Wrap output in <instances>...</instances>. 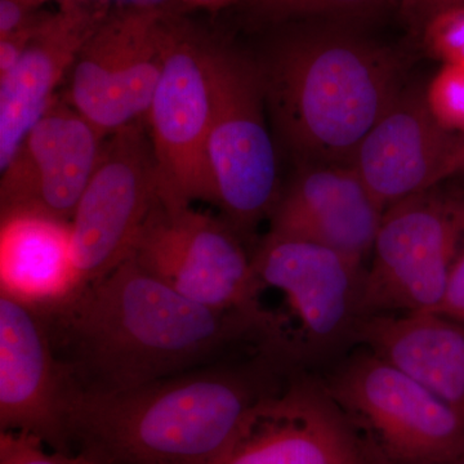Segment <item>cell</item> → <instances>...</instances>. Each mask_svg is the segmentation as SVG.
Returning a JSON list of instances; mask_svg holds the SVG:
<instances>
[{
	"label": "cell",
	"instance_id": "7402d4cb",
	"mask_svg": "<svg viewBox=\"0 0 464 464\" xmlns=\"http://www.w3.org/2000/svg\"><path fill=\"white\" fill-rule=\"evenodd\" d=\"M42 440L32 433L2 432L0 464H105L90 453L70 457L63 453L48 454Z\"/></svg>",
	"mask_w": 464,
	"mask_h": 464
},
{
	"label": "cell",
	"instance_id": "9a60e30c",
	"mask_svg": "<svg viewBox=\"0 0 464 464\" xmlns=\"http://www.w3.org/2000/svg\"><path fill=\"white\" fill-rule=\"evenodd\" d=\"M72 392L44 317L0 295V426L58 444Z\"/></svg>",
	"mask_w": 464,
	"mask_h": 464
},
{
	"label": "cell",
	"instance_id": "9c48e42d",
	"mask_svg": "<svg viewBox=\"0 0 464 464\" xmlns=\"http://www.w3.org/2000/svg\"><path fill=\"white\" fill-rule=\"evenodd\" d=\"M325 384L396 459L441 464L463 456V415L372 351L348 360Z\"/></svg>",
	"mask_w": 464,
	"mask_h": 464
},
{
	"label": "cell",
	"instance_id": "cb8c5ba5",
	"mask_svg": "<svg viewBox=\"0 0 464 464\" xmlns=\"http://www.w3.org/2000/svg\"><path fill=\"white\" fill-rule=\"evenodd\" d=\"M436 313L464 322V248L453 266L444 298Z\"/></svg>",
	"mask_w": 464,
	"mask_h": 464
},
{
	"label": "cell",
	"instance_id": "5b68a950",
	"mask_svg": "<svg viewBox=\"0 0 464 464\" xmlns=\"http://www.w3.org/2000/svg\"><path fill=\"white\" fill-rule=\"evenodd\" d=\"M227 54L166 14L163 72L145 118L164 203H210L206 149Z\"/></svg>",
	"mask_w": 464,
	"mask_h": 464
},
{
	"label": "cell",
	"instance_id": "8992f818",
	"mask_svg": "<svg viewBox=\"0 0 464 464\" xmlns=\"http://www.w3.org/2000/svg\"><path fill=\"white\" fill-rule=\"evenodd\" d=\"M464 248V188L429 190L384 210L365 271L362 315L436 313Z\"/></svg>",
	"mask_w": 464,
	"mask_h": 464
},
{
	"label": "cell",
	"instance_id": "ffe728a7",
	"mask_svg": "<svg viewBox=\"0 0 464 464\" xmlns=\"http://www.w3.org/2000/svg\"><path fill=\"white\" fill-rule=\"evenodd\" d=\"M436 121L451 133L464 136V63H447L424 92Z\"/></svg>",
	"mask_w": 464,
	"mask_h": 464
},
{
	"label": "cell",
	"instance_id": "6da1fadb",
	"mask_svg": "<svg viewBox=\"0 0 464 464\" xmlns=\"http://www.w3.org/2000/svg\"><path fill=\"white\" fill-rule=\"evenodd\" d=\"M41 315L78 392L136 389L209 365L235 342L258 341L248 313L215 310L183 297L132 255Z\"/></svg>",
	"mask_w": 464,
	"mask_h": 464
},
{
	"label": "cell",
	"instance_id": "ba28073f",
	"mask_svg": "<svg viewBox=\"0 0 464 464\" xmlns=\"http://www.w3.org/2000/svg\"><path fill=\"white\" fill-rule=\"evenodd\" d=\"M158 200V168L149 132L141 121H132L103 140L70 221L84 288L130 257Z\"/></svg>",
	"mask_w": 464,
	"mask_h": 464
},
{
	"label": "cell",
	"instance_id": "2e32d148",
	"mask_svg": "<svg viewBox=\"0 0 464 464\" xmlns=\"http://www.w3.org/2000/svg\"><path fill=\"white\" fill-rule=\"evenodd\" d=\"M383 213L350 166L298 164L280 191L268 232L313 241L364 265Z\"/></svg>",
	"mask_w": 464,
	"mask_h": 464
},
{
	"label": "cell",
	"instance_id": "4fadbf2b",
	"mask_svg": "<svg viewBox=\"0 0 464 464\" xmlns=\"http://www.w3.org/2000/svg\"><path fill=\"white\" fill-rule=\"evenodd\" d=\"M218 464H365L326 384L293 381L253 408Z\"/></svg>",
	"mask_w": 464,
	"mask_h": 464
},
{
	"label": "cell",
	"instance_id": "484cf974",
	"mask_svg": "<svg viewBox=\"0 0 464 464\" xmlns=\"http://www.w3.org/2000/svg\"><path fill=\"white\" fill-rule=\"evenodd\" d=\"M456 176H464V136H460L456 151H454L448 167L447 179Z\"/></svg>",
	"mask_w": 464,
	"mask_h": 464
},
{
	"label": "cell",
	"instance_id": "e0dca14e",
	"mask_svg": "<svg viewBox=\"0 0 464 464\" xmlns=\"http://www.w3.org/2000/svg\"><path fill=\"white\" fill-rule=\"evenodd\" d=\"M99 0H63L48 12L16 66L0 78V170L54 99L79 52L108 17Z\"/></svg>",
	"mask_w": 464,
	"mask_h": 464
},
{
	"label": "cell",
	"instance_id": "5bb4252c",
	"mask_svg": "<svg viewBox=\"0 0 464 464\" xmlns=\"http://www.w3.org/2000/svg\"><path fill=\"white\" fill-rule=\"evenodd\" d=\"M459 139L436 121L423 92L401 90L366 133L348 166L386 210L447 181Z\"/></svg>",
	"mask_w": 464,
	"mask_h": 464
},
{
	"label": "cell",
	"instance_id": "52a82bcc",
	"mask_svg": "<svg viewBox=\"0 0 464 464\" xmlns=\"http://www.w3.org/2000/svg\"><path fill=\"white\" fill-rule=\"evenodd\" d=\"M264 101L258 70L228 52L206 154L210 203L239 234L270 218L282 191Z\"/></svg>",
	"mask_w": 464,
	"mask_h": 464
},
{
	"label": "cell",
	"instance_id": "d4e9b609",
	"mask_svg": "<svg viewBox=\"0 0 464 464\" xmlns=\"http://www.w3.org/2000/svg\"><path fill=\"white\" fill-rule=\"evenodd\" d=\"M402 11L414 26L420 27L422 32L430 18L445 11V9L464 5V0H399Z\"/></svg>",
	"mask_w": 464,
	"mask_h": 464
},
{
	"label": "cell",
	"instance_id": "3957f363",
	"mask_svg": "<svg viewBox=\"0 0 464 464\" xmlns=\"http://www.w3.org/2000/svg\"><path fill=\"white\" fill-rule=\"evenodd\" d=\"M398 58L346 33L292 36L258 70L277 136L298 164L348 166L400 87Z\"/></svg>",
	"mask_w": 464,
	"mask_h": 464
},
{
	"label": "cell",
	"instance_id": "7c38bea8",
	"mask_svg": "<svg viewBox=\"0 0 464 464\" xmlns=\"http://www.w3.org/2000/svg\"><path fill=\"white\" fill-rule=\"evenodd\" d=\"M106 137L54 97L2 170V216L38 213L72 221Z\"/></svg>",
	"mask_w": 464,
	"mask_h": 464
},
{
	"label": "cell",
	"instance_id": "d6986e66",
	"mask_svg": "<svg viewBox=\"0 0 464 464\" xmlns=\"http://www.w3.org/2000/svg\"><path fill=\"white\" fill-rule=\"evenodd\" d=\"M356 341L464 417V322L433 311L366 316Z\"/></svg>",
	"mask_w": 464,
	"mask_h": 464
},
{
	"label": "cell",
	"instance_id": "603a6c76",
	"mask_svg": "<svg viewBox=\"0 0 464 464\" xmlns=\"http://www.w3.org/2000/svg\"><path fill=\"white\" fill-rule=\"evenodd\" d=\"M386 2L390 0H256L266 14L276 17L357 14Z\"/></svg>",
	"mask_w": 464,
	"mask_h": 464
},
{
	"label": "cell",
	"instance_id": "7a4b0ae2",
	"mask_svg": "<svg viewBox=\"0 0 464 464\" xmlns=\"http://www.w3.org/2000/svg\"><path fill=\"white\" fill-rule=\"evenodd\" d=\"M265 395L210 365L119 392L72 390L66 432L105 464H218Z\"/></svg>",
	"mask_w": 464,
	"mask_h": 464
},
{
	"label": "cell",
	"instance_id": "277c9868",
	"mask_svg": "<svg viewBox=\"0 0 464 464\" xmlns=\"http://www.w3.org/2000/svg\"><path fill=\"white\" fill-rule=\"evenodd\" d=\"M252 265V298H277L274 306L250 313L266 353L307 364L328 359L356 340L364 265L313 241L270 232L253 253Z\"/></svg>",
	"mask_w": 464,
	"mask_h": 464
},
{
	"label": "cell",
	"instance_id": "4316f807",
	"mask_svg": "<svg viewBox=\"0 0 464 464\" xmlns=\"http://www.w3.org/2000/svg\"><path fill=\"white\" fill-rule=\"evenodd\" d=\"M185 5L190 7L203 8V9H219L227 7L231 3L237 0H182Z\"/></svg>",
	"mask_w": 464,
	"mask_h": 464
},
{
	"label": "cell",
	"instance_id": "44dd1931",
	"mask_svg": "<svg viewBox=\"0 0 464 464\" xmlns=\"http://www.w3.org/2000/svg\"><path fill=\"white\" fill-rule=\"evenodd\" d=\"M427 52L447 63H464V5L445 9L427 21L422 29Z\"/></svg>",
	"mask_w": 464,
	"mask_h": 464
},
{
	"label": "cell",
	"instance_id": "8fae6325",
	"mask_svg": "<svg viewBox=\"0 0 464 464\" xmlns=\"http://www.w3.org/2000/svg\"><path fill=\"white\" fill-rule=\"evenodd\" d=\"M132 256L183 297L215 310L248 313L252 256L224 218L159 199Z\"/></svg>",
	"mask_w": 464,
	"mask_h": 464
},
{
	"label": "cell",
	"instance_id": "30bf717a",
	"mask_svg": "<svg viewBox=\"0 0 464 464\" xmlns=\"http://www.w3.org/2000/svg\"><path fill=\"white\" fill-rule=\"evenodd\" d=\"M157 5L108 14L72 69L67 102L103 136L146 118L164 66V18Z\"/></svg>",
	"mask_w": 464,
	"mask_h": 464
},
{
	"label": "cell",
	"instance_id": "ac0fdd59",
	"mask_svg": "<svg viewBox=\"0 0 464 464\" xmlns=\"http://www.w3.org/2000/svg\"><path fill=\"white\" fill-rule=\"evenodd\" d=\"M82 289L70 222L38 213L2 216L0 295L45 314Z\"/></svg>",
	"mask_w": 464,
	"mask_h": 464
}]
</instances>
